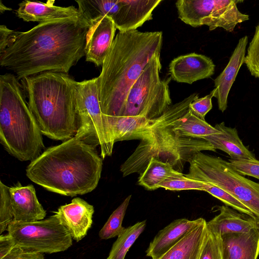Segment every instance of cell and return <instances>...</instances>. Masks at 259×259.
<instances>
[{
	"label": "cell",
	"instance_id": "6da1fadb",
	"mask_svg": "<svg viewBox=\"0 0 259 259\" xmlns=\"http://www.w3.org/2000/svg\"><path fill=\"white\" fill-rule=\"evenodd\" d=\"M90 23L84 18L39 23L19 32L0 54V65L18 80L45 72L67 74L84 54Z\"/></svg>",
	"mask_w": 259,
	"mask_h": 259
},
{
	"label": "cell",
	"instance_id": "7a4b0ae2",
	"mask_svg": "<svg viewBox=\"0 0 259 259\" xmlns=\"http://www.w3.org/2000/svg\"><path fill=\"white\" fill-rule=\"evenodd\" d=\"M161 31H119L97 78L102 111L120 116L129 91L153 55L161 52Z\"/></svg>",
	"mask_w": 259,
	"mask_h": 259
},
{
	"label": "cell",
	"instance_id": "3957f363",
	"mask_svg": "<svg viewBox=\"0 0 259 259\" xmlns=\"http://www.w3.org/2000/svg\"><path fill=\"white\" fill-rule=\"evenodd\" d=\"M102 165L95 148L74 137L45 150L27 166L26 175L48 191L73 197L97 187Z\"/></svg>",
	"mask_w": 259,
	"mask_h": 259
},
{
	"label": "cell",
	"instance_id": "277c9868",
	"mask_svg": "<svg viewBox=\"0 0 259 259\" xmlns=\"http://www.w3.org/2000/svg\"><path fill=\"white\" fill-rule=\"evenodd\" d=\"M28 106L42 135L63 142L77 132L74 80L45 72L22 79Z\"/></svg>",
	"mask_w": 259,
	"mask_h": 259
},
{
	"label": "cell",
	"instance_id": "5b68a950",
	"mask_svg": "<svg viewBox=\"0 0 259 259\" xmlns=\"http://www.w3.org/2000/svg\"><path fill=\"white\" fill-rule=\"evenodd\" d=\"M16 76H0V141L22 161H33L44 148L42 133Z\"/></svg>",
	"mask_w": 259,
	"mask_h": 259
},
{
	"label": "cell",
	"instance_id": "8992f818",
	"mask_svg": "<svg viewBox=\"0 0 259 259\" xmlns=\"http://www.w3.org/2000/svg\"><path fill=\"white\" fill-rule=\"evenodd\" d=\"M173 123L156 130L140 141L134 152L120 166L123 177L134 173L141 174L152 158L168 163L176 170L182 172L185 164L189 163L198 152L216 151L213 145L204 139L178 136L172 130Z\"/></svg>",
	"mask_w": 259,
	"mask_h": 259
},
{
	"label": "cell",
	"instance_id": "52a82bcc",
	"mask_svg": "<svg viewBox=\"0 0 259 259\" xmlns=\"http://www.w3.org/2000/svg\"><path fill=\"white\" fill-rule=\"evenodd\" d=\"M189 164L186 177L219 187L243 204L259 220V183L234 170L227 160L202 152L196 153Z\"/></svg>",
	"mask_w": 259,
	"mask_h": 259
},
{
	"label": "cell",
	"instance_id": "ba28073f",
	"mask_svg": "<svg viewBox=\"0 0 259 259\" xmlns=\"http://www.w3.org/2000/svg\"><path fill=\"white\" fill-rule=\"evenodd\" d=\"M160 52L154 54L134 83L120 116H142L152 119L161 116L171 105L169 83L161 79Z\"/></svg>",
	"mask_w": 259,
	"mask_h": 259
},
{
	"label": "cell",
	"instance_id": "9c48e42d",
	"mask_svg": "<svg viewBox=\"0 0 259 259\" xmlns=\"http://www.w3.org/2000/svg\"><path fill=\"white\" fill-rule=\"evenodd\" d=\"M77 132L78 140L96 148H100L103 159L112 155L114 143L105 115L102 111L97 88V78L76 81Z\"/></svg>",
	"mask_w": 259,
	"mask_h": 259
},
{
	"label": "cell",
	"instance_id": "30bf717a",
	"mask_svg": "<svg viewBox=\"0 0 259 259\" xmlns=\"http://www.w3.org/2000/svg\"><path fill=\"white\" fill-rule=\"evenodd\" d=\"M7 231L15 246L39 253L63 252L73 244L70 234L55 214L32 222L13 220Z\"/></svg>",
	"mask_w": 259,
	"mask_h": 259
},
{
	"label": "cell",
	"instance_id": "8fae6325",
	"mask_svg": "<svg viewBox=\"0 0 259 259\" xmlns=\"http://www.w3.org/2000/svg\"><path fill=\"white\" fill-rule=\"evenodd\" d=\"M198 97L196 93L191 94L182 101L171 105L160 117L152 119L142 116L105 115L114 143L143 140L156 130L172 123L182 116L188 110L190 103Z\"/></svg>",
	"mask_w": 259,
	"mask_h": 259
},
{
	"label": "cell",
	"instance_id": "7c38bea8",
	"mask_svg": "<svg viewBox=\"0 0 259 259\" xmlns=\"http://www.w3.org/2000/svg\"><path fill=\"white\" fill-rule=\"evenodd\" d=\"M236 0H197L192 10V16L197 27L208 26L209 30L222 28L233 31L236 25L249 20V15L241 13Z\"/></svg>",
	"mask_w": 259,
	"mask_h": 259
},
{
	"label": "cell",
	"instance_id": "4fadbf2b",
	"mask_svg": "<svg viewBox=\"0 0 259 259\" xmlns=\"http://www.w3.org/2000/svg\"><path fill=\"white\" fill-rule=\"evenodd\" d=\"M116 27L112 20L104 16L92 22L86 36L84 54L87 61L102 66L113 43Z\"/></svg>",
	"mask_w": 259,
	"mask_h": 259
},
{
	"label": "cell",
	"instance_id": "5bb4252c",
	"mask_svg": "<svg viewBox=\"0 0 259 259\" xmlns=\"http://www.w3.org/2000/svg\"><path fill=\"white\" fill-rule=\"evenodd\" d=\"M214 69L215 65L210 58L196 53L178 56L168 67L171 79L188 84L210 77Z\"/></svg>",
	"mask_w": 259,
	"mask_h": 259
},
{
	"label": "cell",
	"instance_id": "9a60e30c",
	"mask_svg": "<svg viewBox=\"0 0 259 259\" xmlns=\"http://www.w3.org/2000/svg\"><path fill=\"white\" fill-rule=\"evenodd\" d=\"M54 213L73 240L79 242L92 226L94 208L83 199L75 197L70 203L60 206Z\"/></svg>",
	"mask_w": 259,
	"mask_h": 259
},
{
	"label": "cell",
	"instance_id": "2e32d148",
	"mask_svg": "<svg viewBox=\"0 0 259 259\" xmlns=\"http://www.w3.org/2000/svg\"><path fill=\"white\" fill-rule=\"evenodd\" d=\"M54 3V1L50 0L46 3L24 1L19 4L16 14L24 21L37 22L39 24L84 18L74 6H57Z\"/></svg>",
	"mask_w": 259,
	"mask_h": 259
},
{
	"label": "cell",
	"instance_id": "e0dca14e",
	"mask_svg": "<svg viewBox=\"0 0 259 259\" xmlns=\"http://www.w3.org/2000/svg\"><path fill=\"white\" fill-rule=\"evenodd\" d=\"M202 218L194 220H176L161 230L150 242L146 255L159 259L203 221Z\"/></svg>",
	"mask_w": 259,
	"mask_h": 259
},
{
	"label": "cell",
	"instance_id": "ac0fdd59",
	"mask_svg": "<svg viewBox=\"0 0 259 259\" xmlns=\"http://www.w3.org/2000/svg\"><path fill=\"white\" fill-rule=\"evenodd\" d=\"M9 191L14 221L27 222L45 218L46 211L38 201L32 185L23 186L18 182Z\"/></svg>",
	"mask_w": 259,
	"mask_h": 259
},
{
	"label": "cell",
	"instance_id": "d6986e66",
	"mask_svg": "<svg viewBox=\"0 0 259 259\" xmlns=\"http://www.w3.org/2000/svg\"><path fill=\"white\" fill-rule=\"evenodd\" d=\"M162 0H120V7L113 21L119 31L136 30L152 19V12Z\"/></svg>",
	"mask_w": 259,
	"mask_h": 259
},
{
	"label": "cell",
	"instance_id": "ffe728a7",
	"mask_svg": "<svg viewBox=\"0 0 259 259\" xmlns=\"http://www.w3.org/2000/svg\"><path fill=\"white\" fill-rule=\"evenodd\" d=\"M248 36L241 37L235 48L229 61L219 76L214 80L219 109L224 112L227 108L228 97L239 70L244 64Z\"/></svg>",
	"mask_w": 259,
	"mask_h": 259
},
{
	"label": "cell",
	"instance_id": "44dd1931",
	"mask_svg": "<svg viewBox=\"0 0 259 259\" xmlns=\"http://www.w3.org/2000/svg\"><path fill=\"white\" fill-rule=\"evenodd\" d=\"M220 238L223 259H257L259 228L247 232L227 233Z\"/></svg>",
	"mask_w": 259,
	"mask_h": 259
},
{
	"label": "cell",
	"instance_id": "7402d4cb",
	"mask_svg": "<svg viewBox=\"0 0 259 259\" xmlns=\"http://www.w3.org/2000/svg\"><path fill=\"white\" fill-rule=\"evenodd\" d=\"M220 213L206 222L207 229L221 236L231 233L247 232L259 228V220L241 213L227 206H217Z\"/></svg>",
	"mask_w": 259,
	"mask_h": 259
},
{
	"label": "cell",
	"instance_id": "603a6c76",
	"mask_svg": "<svg viewBox=\"0 0 259 259\" xmlns=\"http://www.w3.org/2000/svg\"><path fill=\"white\" fill-rule=\"evenodd\" d=\"M221 134L203 137L217 150L227 153L232 159H256L255 155L243 144L235 127L225 125L224 122L214 126Z\"/></svg>",
	"mask_w": 259,
	"mask_h": 259
},
{
	"label": "cell",
	"instance_id": "cb8c5ba5",
	"mask_svg": "<svg viewBox=\"0 0 259 259\" xmlns=\"http://www.w3.org/2000/svg\"><path fill=\"white\" fill-rule=\"evenodd\" d=\"M206 232L204 220L159 259H198Z\"/></svg>",
	"mask_w": 259,
	"mask_h": 259
},
{
	"label": "cell",
	"instance_id": "d4e9b609",
	"mask_svg": "<svg viewBox=\"0 0 259 259\" xmlns=\"http://www.w3.org/2000/svg\"><path fill=\"white\" fill-rule=\"evenodd\" d=\"M174 132L179 137L193 138L221 134V132L195 115L189 109L172 125Z\"/></svg>",
	"mask_w": 259,
	"mask_h": 259
},
{
	"label": "cell",
	"instance_id": "484cf974",
	"mask_svg": "<svg viewBox=\"0 0 259 259\" xmlns=\"http://www.w3.org/2000/svg\"><path fill=\"white\" fill-rule=\"evenodd\" d=\"M182 174L170 164L152 158L137 183L146 190L152 191L158 189L159 184L167 178Z\"/></svg>",
	"mask_w": 259,
	"mask_h": 259
},
{
	"label": "cell",
	"instance_id": "4316f807",
	"mask_svg": "<svg viewBox=\"0 0 259 259\" xmlns=\"http://www.w3.org/2000/svg\"><path fill=\"white\" fill-rule=\"evenodd\" d=\"M146 225V221L144 220L125 228L117 236L107 259H124L130 248L144 231Z\"/></svg>",
	"mask_w": 259,
	"mask_h": 259
},
{
	"label": "cell",
	"instance_id": "83f0119b",
	"mask_svg": "<svg viewBox=\"0 0 259 259\" xmlns=\"http://www.w3.org/2000/svg\"><path fill=\"white\" fill-rule=\"evenodd\" d=\"M132 195L128 196L112 213L99 233L101 239L107 240L119 235L125 229L122 226Z\"/></svg>",
	"mask_w": 259,
	"mask_h": 259
},
{
	"label": "cell",
	"instance_id": "f1b7e54d",
	"mask_svg": "<svg viewBox=\"0 0 259 259\" xmlns=\"http://www.w3.org/2000/svg\"><path fill=\"white\" fill-rule=\"evenodd\" d=\"M212 184L188 178L183 174L167 178L159 184V188L172 191L197 190L205 191Z\"/></svg>",
	"mask_w": 259,
	"mask_h": 259
},
{
	"label": "cell",
	"instance_id": "f546056e",
	"mask_svg": "<svg viewBox=\"0 0 259 259\" xmlns=\"http://www.w3.org/2000/svg\"><path fill=\"white\" fill-rule=\"evenodd\" d=\"M10 187L0 182V234L7 231L14 220Z\"/></svg>",
	"mask_w": 259,
	"mask_h": 259
},
{
	"label": "cell",
	"instance_id": "4dcf8cb0",
	"mask_svg": "<svg viewBox=\"0 0 259 259\" xmlns=\"http://www.w3.org/2000/svg\"><path fill=\"white\" fill-rule=\"evenodd\" d=\"M244 64L251 75L259 79V24L256 26L253 36L249 44Z\"/></svg>",
	"mask_w": 259,
	"mask_h": 259
},
{
	"label": "cell",
	"instance_id": "1f68e13d",
	"mask_svg": "<svg viewBox=\"0 0 259 259\" xmlns=\"http://www.w3.org/2000/svg\"><path fill=\"white\" fill-rule=\"evenodd\" d=\"M198 259H223L220 236L207 228Z\"/></svg>",
	"mask_w": 259,
	"mask_h": 259
},
{
	"label": "cell",
	"instance_id": "d6a6232c",
	"mask_svg": "<svg viewBox=\"0 0 259 259\" xmlns=\"http://www.w3.org/2000/svg\"><path fill=\"white\" fill-rule=\"evenodd\" d=\"M205 192L219 199L227 206H231L241 213L247 214L253 218L257 219L253 213L243 204L231 194L219 187L212 184L205 190Z\"/></svg>",
	"mask_w": 259,
	"mask_h": 259
},
{
	"label": "cell",
	"instance_id": "836d02e7",
	"mask_svg": "<svg viewBox=\"0 0 259 259\" xmlns=\"http://www.w3.org/2000/svg\"><path fill=\"white\" fill-rule=\"evenodd\" d=\"M228 164L242 176H248L259 180V161L256 159H229Z\"/></svg>",
	"mask_w": 259,
	"mask_h": 259
},
{
	"label": "cell",
	"instance_id": "e575fe53",
	"mask_svg": "<svg viewBox=\"0 0 259 259\" xmlns=\"http://www.w3.org/2000/svg\"><path fill=\"white\" fill-rule=\"evenodd\" d=\"M215 92L214 89L208 95L202 98L198 97L192 101L189 105L190 111L197 117L205 120V115L212 108L211 99Z\"/></svg>",
	"mask_w": 259,
	"mask_h": 259
},
{
	"label": "cell",
	"instance_id": "d590c367",
	"mask_svg": "<svg viewBox=\"0 0 259 259\" xmlns=\"http://www.w3.org/2000/svg\"><path fill=\"white\" fill-rule=\"evenodd\" d=\"M0 259H45L43 254L24 249L15 246Z\"/></svg>",
	"mask_w": 259,
	"mask_h": 259
},
{
	"label": "cell",
	"instance_id": "8d00e7d4",
	"mask_svg": "<svg viewBox=\"0 0 259 259\" xmlns=\"http://www.w3.org/2000/svg\"><path fill=\"white\" fill-rule=\"evenodd\" d=\"M19 31L8 28L5 25L0 26V54L11 45L17 36Z\"/></svg>",
	"mask_w": 259,
	"mask_h": 259
},
{
	"label": "cell",
	"instance_id": "74e56055",
	"mask_svg": "<svg viewBox=\"0 0 259 259\" xmlns=\"http://www.w3.org/2000/svg\"><path fill=\"white\" fill-rule=\"evenodd\" d=\"M15 246L10 236L7 233L0 236V258L4 257Z\"/></svg>",
	"mask_w": 259,
	"mask_h": 259
},
{
	"label": "cell",
	"instance_id": "f35d334b",
	"mask_svg": "<svg viewBox=\"0 0 259 259\" xmlns=\"http://www.w3.org/2000/svg\"><path fill=\"white\" fill-rule=\"evenodd\" d=\"M12 9L10 8H8L4 5L2 2H1V7H0V11L1 13L5 12L6 10H11Z\"/></svg>",
	"mask_w": 259,
	"mask_h": 259
}]
</instances>
